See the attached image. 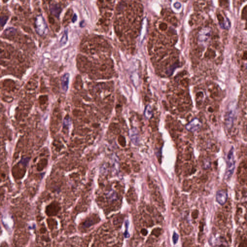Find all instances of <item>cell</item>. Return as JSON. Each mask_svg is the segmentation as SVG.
Wrapping results in <instances>:
<instances>
[{
    "mask_svg": "<svg viewBox=\"0 0 247 247\" xmlns=\"http://www.w3.org/2000/svg\"><path fill=\"white\" fill-rule=\"evenodd\" d=\"M116 32L126 45H132L139 33L142 19L141 5L137 2H121L116 9Z\"/></svg>",
    "mask_w": 247,
    "mask_h": 247,
    "instance_id": "obj_1",
    "label": "cell"
},
{
    "mask_svg": "<svg viewBox=\"0 0 247 247\" xmlns=\"http://www.w3.org/2000/svg\"><path fill=\"white\" fill-rule=\"evenodd\" d=\"M212 31L209 27L202 28L198 33L197 42L199 47L204 48L208 46L212 38Z\"/></svg>",
    "mask_w": 247,
    "mask_h": 247,
    "instance_id": "obj_2",
    "label": "cell"
},
{
    "mask_svg": "<svg viewBox=\"0 0 247 247\" xmlns=\"http://www.w3.org/2000/svg\"><path fill=\"white\" fill-rule=\"evenodd\" d=\"M227 168L225 175V179L228 180L231 177L234 173V169L235 167V161L234 159V148L232 147L228 153L227 155Z\"/></svg>",
    "mask_w": 247,
    "mask_h": 247,
    "instance_id": "obj_3",
    "label": "cell"
},
{
    "mask_svg": "<svg viewBox=\"0 0 247 247\" xmlns=\"http://www.w3.org/2000/svg\"><path fill=\"white\" fill-rule=\"evenodd\" d=\"M35 27L36 31L40 35H43L46 33L47 25H46V22L42 16H39L36 18L35 21Z\"/></svg>",
    "mask_w": 247,
    "mask_h": 247,
    "instance_id": "obj_4",
    "label": "cell"
},
{
    "mask_svg": "<svg viewBox=\"0 0 247 247\" xmlns=\"http://www.w3.org/2000/svg\"><path fill=\"white\" fill-rule=\"evenodd\" d=\"M201 125V123L198 119L195 118L190 122L186 125V129L190 131L195 132L199 129Z\"/></svg>",
    "mask_w": 247,
    "mask_h": 247,
    "instance_id": "obj_5",
    "label": "cell"
},
{
    "mask_svg": "<svg viewBox=\"0 0 247 247\" xmlns=\"http://www.w3.org/2000/svg\"><path fill=\"white\" fill-rule=\"evenodd\" d=\"M227 197V193L224 191H219L216 193V201L220 205H223L226 202Z\"/></svg>",
    "mask_w": 247,
    "mask_h": 247,
    "instance_id": "obj_6",
    "label": "cell"
},
{
    "mask_svg": "<svg viewBox=\"0 0 247 247\" xmlns=\"http://www.w3.org/2000/svg\"><path fill=\"white\" fill-rule=\"evenodd\" d=\"M129 137H130V139L132 141L133 144H138L139 142V135L138 134V132L137 129L135 128H133L132 129H131L129 131Z\"/></svg>",
    "mask_w": 247,
    "mask_h": 247,
    "instance_id": "obj_7",
    "label": "cell"
},
{
    "mask_svg": "<svg viewBox=\"0 0 247 247\" xmlns=\"http://www.w3.org/2000/svg\"><path fill=\"white\" fill-rule=\"evenodd\" d=\"M62 10V7L57 3L53 2L50 5V10L51 13L57 17H59Z\"/></svg>",
    "mask_w": 247,
    "mask_h": 247,
    "instance_id": "obj_8",
    "label": "cell"
},
{
    "mask_svg": "<svg viewBox=\"0 0 247 247\" xmlns=\"http://www.w3.org/2000/svg\"><path fill=\"white\" fill-rule=\"evenodd\" d=\"M234 118V112L233 110H231L227 114L226 118V125L228 129H230L232 127Z\"/></svg>",
    "mask_w": 247,
    "mask_h": 247,
    "instance_id": "obj_9",
    "label": "cell"
},
{
    "mask_svg": "<svg viewBox=\"0 0 247 247\" xmlns=\"http://www.w3.org/2000/svg\"><path fill=\"white\" fill-rule=\"evenodd\" d=\"M217 17L218 19L220 25L222 27V28L224 29H227L229 28L230 24L228 21V19H225L223 16H222L221 14H218L217 15Z\"/></svg>",
    "mask_w": 247,
    "mask_h": 247,
    "instance_id": "obj_10",
    "label": "cell"
},
{
    "mask_svg": "<svg viewBox=\"0 0 247 247\" xmlns=\"http://www.w3.org/2000/svg\"><path fill=\"white\" fill-rule=\"evenodd\" d=\"M69 74H64L62 77V87L63 91L66 92L67 91L69 84Z\"/></svg>",
    "mask_w": 247,
    "mask_h": 247,
    "instance_id": "obj_11",
    "label": "cell"
},
{
    "mask_svg": "<svg viewBox=\"0 0 247 247\" xmlns=\"http://www.w3.org/2000/svg\"><path fill=\"white\" fill-rule=\"evenodd\" d=\"M145 116H146V118L148 119L151 118L152 116V111L151 107L148 106V107L146 108V110H145Z\"/></svg>",
    "mask_w": 247,
    "mask_h": 247,
    "instance_id": "obj_12",
    "label": "cell"
},
{
    "mask_svg": "<svg viewBox=\"0 0 247 247\" xmlns=\"http://www.w3.org/2000/svg\"><path fill=\"white\" fill-rule=\"evenodd\" d=\"M8 18V17H7L6 15H2L1 17V25L2 28L6 23Z\"/></svg>",
    "mask_w": 247,
    "mask_h": 247,
    "instance_id": "obj_13",
    "label": "cell"
},
{
    "mask_svg": "<svg viewBox=\"0 0 247 247\" xmlns=\"http://www.w3.org/2000/svg\"><path fill=\"white\" fill-rule=\"evenodd\" d=\"M242 18L247 21L246 27L247 28V5L244 8L242 11Z\"/></svg>",
    "mask_w": 247,
    "mask_h": 247,
    "instance_id": "obj_14",
    "label": "cell"
},
{
    "mask_svg": "<svg viewBox=\"0 0 247 247\" xmlns=\"http://www.w3.org/2000/svg\"><path fill=\"white\" fill-rule=\"evenodd\" d=\"M47 96H41L39 98V102L41 104H44L46 103V102L47 101Z\"/></svg>",
    "mask_w": 247,
    "mask_h": 247,
    "instance_id": "obj_15",
    "label": "cell"
},
{
    "mask_svg": "<svg viewBox=\"0 0 247 247\" xmlns=\"http://www.w3.org/2000/svg\"><path fill=\"white\" fill-rule=\"evenodd\" d=\"M179 236L178 234H176V233H174L173 236V241L174 244L177 242L178 240Z\"/></svg>",
    "mask_w": 247,
    "mask_h": 247,
    "instance_id": "obj_16",
    "label": "cell"
},
{
    "mask_svg": "<svg viewBox=\"0 0 247 247\" xmlns=\"http://www.w3.org/2000/svg\"><path fill=\"white\" fill-rule=\"evenodd\" d=\"M241 57L244 60H247V51H245L243 52L242 54L241 55Z\"/></svg>",
    "mask_w": 247,
    "mask_h": 247,
    "instance_id": "obj_17",
    "label": "cell"
},
{
    "mask_svg": "<svg viewBox=\"0 0 247 247\" xmlns=\"http://www.w3.org/2000/svg\"><path fill=\"white\" fill-rule=\"evenodd\" d=\"M246 67H247V64H246Z\"/></svg>",
    "mask_w": 247,
    "mask_h": 247,
    "instance_id": "obj_18",
    "label": "cell"
}]
</instances>
